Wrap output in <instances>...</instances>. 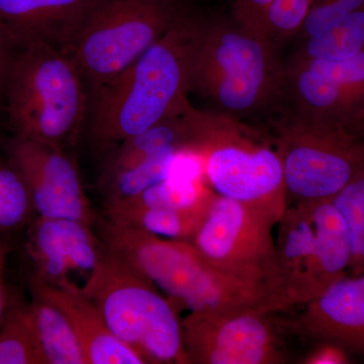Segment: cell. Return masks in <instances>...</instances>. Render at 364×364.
<instances>
[{
	"label": "cell",
	"mask_w": 364,
	"mask_h": 364,
	"mask_svg": "<svg viewBox=\"0 0 364 364\" xmlns=\"http://www.w3.org/2000/svg\"><path fill=\"white\" fill-rule=\"evenodd\" d=\"M200 18L184 11L168 32L117 77L93 92L90 140L98 150L191 107V71Z\"/></svg>",
	"instance_id": "obj_1"
},
{
	"label": "cell",
	"mask_w": 364,
	"mask_h": 364,
	"mask_svg": "<svg viewBox=\"0 0 364 364\" xmlns=\"http://www.w3.org/2000/svg\"><path fill=\"white\" fill-rule=\"evenodd\" d=\"M95 226L105 247L191 312H277L265 282L213 267L188 241L164 238L105 215L97 217Z\"/></svg>",
	"instance_id": "obj_2"
},
{
	"label": "cell",
	"mask_w": 364,
	"mask_h": 364,
	"mask_svg": "<svg viewBox=\"0 0 364 364\" xmlns=\"http://www.w3.org/2000/svg\"><path fill=\"white\" fill-rule=\"evenodd\" d=\"M275 47L234 16L200 18L191 91L232 117L259 111L284 90V69Z\"/></svg>",
	"instance_id": "obj_3"
},
{
	"label": "cell",
	"mask_w": 364,
	"mask_h": 364,
	"mask_svg": "<svg viewBox=\"0 0 364 364\" xmlns=\"http://www.w3.org/2000/svg\"><path fill=\"white\" fill-rule=\"evenodd\" d=\"M267 282L280 311L305 306L348 275V230L331 200L287 205L277 223Z\"/></svg>",
	"instance_id": "obj_4"
},
{
	"label": "cell",
	"mask_w": 364,
	"mask_h": 364,
	"mask_svg": "<svg viewBox=\"0 0 364 364\" xmlns=\"http://www.w3.org/2000/svg\"><path fill=\"white\" fill-rule=\"evenodd\" d=\"M186 147L202 159L217 195L265 210L277 222L287 207L284 170L274 144L224 112L189 109Z\"/></svg>",
	"instance_id": "obj_5"
},
{
	"label": "cell",
	"mask_w": 364,
	"mask_h": 364,
	"mask_svg": "<svg viewBox=\"0 0 364 364\" xmlns=\"http://www.w3.org/2000/svg\"><path fill=\"white\" fill-rule=\"evenodd\" d=\"M21 48L4 88L9 122L16 136L64 149L77 140L85 123V79L73 60L47 41Z\"/></svg>",
	"instance_id": "obj_6"
},
{
	"label": "cell",
	"mask_w": 364,
	"mask_h": 364,
	"mask_svg": "<svg viewBox=\"0 0 364 364\" xmlns=\"http://www.w3.org/2000/svg\"><path fill=\"white\" fill-rule=\"evenodd\" d=\"M81 291L144 363L189 364L173 306L154 282L105 245Z\"/></svg>",
	"instance_id": "obj_7"
},
{
	"label": "cell",
	"mask_w": 364,
	"mask_h": 364,
	"mask_svg": "<svg viewBox=\"0 0 364 364\" xmlns=\"http://www.w3.org/2000/svg\"><path fill=\"white\" fill-rule=\"evenodd\" d=\"M183 13L176 0H97L61 51L93 93L142 56Z\"/></svg>",
	"instance_id": "obj_8"
},
{
	"label": "cell",
	"mask_w": 364,
	"mask_h": 364,
	"mask_svg": "<svg viewBox=\"0 0 364 364\" xmlns=\"http://www.w3.org/2000/svg\"><path fill=\"white\" fill-rule=\"evenodd\" d=\"M275 131L287 205L331 200L364 168V139L338 122L296 112Z\"/></svg>",
	"instance_id": "obj_9"
},
{
	"label": "cell",
	"mask_w": 364,
	"mask_h": 364,
	"mask_svg": "<svg viewBox=\"0 0 364 364\" xmlns=\"http://www.w3.org/2000/svg\"><path fill=\"white\" fill-rule=\"evenodd\" d=\"M277 223L259 208L215 193L205 220L188 242L213 267L267 284Z\"/></svg>",
	"instance_id": "obj_10"
},
{
	"label": "cell",
	"mask_w": 364,
	"mask_h": 364,
	"mask_svg": "<svg viewBox=\"0 0 364 364\" xmlns=\"http://www.w3.org/2000/svg\"><path fill=\"white\" fill-rule=\"evenodd\" d=\"M268 317L258 312L189 313L181 321L189 363H284V350Z\"/></svg>",
	"instance_id": "obj_11"
},
{
	"label": "cell",
	"mask_w": 364,
	"mask_h": 364,
	"mask_svg": "<svg viewBox=\"0 0 364 364\" xmlns=\"http://www.w3.org/2000/svg\"><path fill=\"white\" fill-rule=\"evenodd\" d=\"M9 162L23 176L39 217L65 218L95 226L98 215L75 163L63 148L16 136Z\"/></svg>",
	"instance_id": "obj_12"
},
{
	"label": "cell",
	"mask_w": 364,
	"mask_h": 364,
	"mask_svg": "<svg viewBox=\"0 0 364 364\" xmlns=\"http://www.w3.org/2000/svg\"><path fill=\"white\" fill-rule=\"evenodd\" d=\"M296 112L342 123L364 107V50L339 61L291 60L284 69Z\"/></svg>",
	"instance_id": "obj_13"
},
{
	"label": "cell",
	"mask_w": 364,
	"mask_h": 364,
	"mask_svg": "<svg viewBox=\"0 0 364 364\" xmlns=\"http://www.w3.org/2000/svg\"><path fill=\"white\" fill-rule=\"evenodd\" d=\"M91 228L65 218H38L26 241V251L35 267L33 277L59 289H80L72 282L70 273H80L87 279L104 248Z\"/></svg>",
	"instance_id": "obj_14"
},
{
	"label": "cell",
	"mask_w": 364,
	"mask_h": 364,
	"mask_svg": "<svg viewBox=\"0 0 364 364\" xmlns=\"http://www.w3.org/2000/svg\"><path fill=\"white\" fill-rule=\"evenodd\" d=\"M294 329L364 356V272L346 275L306 304L294 321Z\"/></svg>",
	"instance_id": "obj_15"
},
{
	"label": "cell",
	"mask_w": 364,
	"mask_h": 364,
	"mask_svg": "<svg viewBox=\"0 0 364 364\" xmlns=\"http://www.w3.org/2000/svg\"><path fill=\"white\" fill-rule=\"evenodd\" d=\"M97 0H0V33L11 45L44 40L62 50Z\"/></svg>",
	"instance_id": "obj_16"
},
{
	"label": "cell",
	"mask_w": 364,
	"mask_h": 364,
	"mask_svg": "<svg viewBox=\"0 0 364 364\" xmlns=\"http://www.w3.org/2000/svg\"><path fill=\"white\" fill-rule=\"evenodd\" d=\"M32 291L58 306L70 322L87 364H144L133 349L114 336L97 306L81 291L50 286L36 277Z\"/></svg>",
	"instance_id": "obj_17"
},
{
	"label": "cell",
	"mask_w": 364,
	"mask_h": 364,
	"mask_svg": "<svg viewBox=\"0 0 364 364\" xmlns=\"http://www.w3.org/2000/svg\"><path fill=\"white\" fill-rule=\"evenodd\" d=\"M189 109L163 119L142 133L129 136L107 151L100 178L134 168L165 153L186 148L188 139Z\"/></svg>",
	"instance_id": "obj_18"
},
{
	"label": "cell",
	"mask_w": 364,
	"mask_h": 364,
	"mask_svg": "<svg viewBox=\"0 0 364 364\" xmlns=\"http://www.w3.org/2000/svg\"><path fill=\"white\" fill-rule=\"evenodd\" d=\"M31 312L46 364H87L70 322L61 310L32 291Z\"/></svg>",
	"instance_id": "obj_19"
},
{
	"label": "cell",
	"mask_w": 364,
	"mask_h": 364,
	"mask_svg": "<svg viewBox=\"0 0 364 364\" xmlns=\"http://www.w3.org/2000/svg\"><path fill=\"white\" fill-rule=\"evenodd\" d=\"M0 364H46L30 304L6 303L0 325Z\"/></svg>",
	"instance_id": "obj_20"
},
{
	"label": "cell",
	"mask_w": 364,
	"mask_h": 364,
	"mask_svg": "<svg viewBox=\"0 0 364 364\" xmlns=\"http://www.w3.org/2000/svg\"><path fill=\"white\" fill-rule=\"evenodd\" d=\"M364 50V7L327 32L306 38L294 58L339 61Z\"/></svg>",
	"instance_id": "obj_21"
},
{
	"label": "cell",
	"mask_w": 364,
	"mask_h": 364,
	"mask_svg": "<svg viewBox=\"0 0 364 364\" xmlns=\"http://www.w3.org/2000/svg\"><path fill=\"white\" fill-rule=\"evenodd\" d=\"M333 205L343 218L349 239L351 259L350 275L364 272V168L345 184L331 198Z\"/></svg>",
	"instance_id": "obj_22"
},
{
	"label": "cell",
	"mask_w": 364,
	"mask_h": 364,
	"mask_svg": "<svg viewBox=\"0 0 364 364\" xmlns=\"http://www.w3.org/2000/svg\"><path fill=\"white\" fill-rule=\"evenodd\" d=\"M33 210L32 198L20 172L11 162H0V230L23 226Z\"/></svg>",
	"instance_id": "obj_23"
},
{
	"label": "cell",
	"mask_w": 364,
	"mask_h": 364,
	"mask_svg": "<svg viewBox=\"0 0 364 364\" xmlns=\"http://www.w3.org/2000/svg\"><path fill=\"white\" fill-rule=\"evenodd\" d=\"M314 0H273L261 14L255 31L277 46L303 28Z\"/></svg>",
	"instance_id": "obj_24"
},
{
	"label": "cell",
	"mask_w": 364,
	"mask_h": 364,
	"mask_svg": "<svg viewBox=\"0 0 364 364\" xmlns=\"http://www.w3.org/2000/svg\"><path fill=\"white\" fill-rule=\"evenodd\" d=\"M363 7L364 0H314L301 33L306 39L327 32Z\"/></svg>",
	"instance_id": "obj_25"
},
{
	"label": "cell",
	"mask_w": 364,
	"mask_h": 364,
	"mask_svg": "<svg viewBox=\"0 0 364 364\" xmlns=\"http://www.w3.org/2000/svg\"><path fill=\"white\" fill-rule=\"evenodd\" d=\"M272 1L273 0H236L233 16L255 31L261 14Z\"/></svg>",
	"instance_id": "obj_26"
},
{
	"label": "cell",
	"mask_w": 364,
	"mask_h": 364,
	"mask_svg": "<svg viewBox=\"0 0 364 364\" xmlns=\"http://www.w3.org/2000/svg\"><path fill=\"white\" fill-rule=\"evenodd\" d=\"M318 350L306 358L308 363H347V356L343 348L337 345L325 343Z\"/></svg>",
	"instance_id": "obj_27"
},
{
	"label": "cell",
	"mask_w": 364,
	"mask_h": 364,
	"mask_svg": "<svg viewBox=\"0 0 364 364\" xmlns=\"http://www.w3.org/2000/svg\"><path fill=\"white\" fill-rule=\"evenodd\" d=\"M11 46L6 38L0 33V92L6 88L7 77H9L14 59L9 52Z\"/></svg>",
	"instance_id": "obj_28"
},
{
	"label": "cell",
	"mask_w": 364,
	"mask_h": 364,
	"mask_svg": "<svg viewBox=\"0 0 364 364\" xmlns=\"http://www.w3.org/2000/svg\"><path fill=\"white\" fill-rule=\"evenodd\" d=\"M9 251H11V248L6 242L0 241V325H1L7 303L6 286H4V272H6V259Z\"/></svg>",
	"instance_id": "obj_29"
},
{
	"label": "cell",
	"mask_w": 364,
	"mask_h": 364,
	"mask_svg": "<svg viewBox=\"0 0 364 364\" xmlns=\"http://www.w3.org/2000/svg\"><path fill=\"white\" fill-rule=\"evenodd\" d=\"M341 124L356 136L364 139V107L353 112Z\"/></svg>",
	"instance_id": "obj_30"
}]
</instances>
